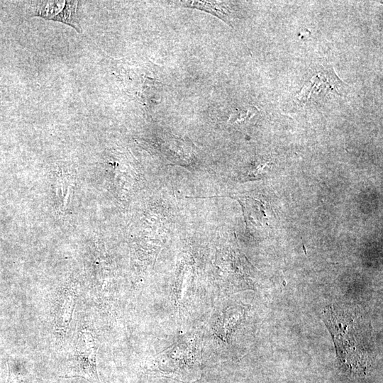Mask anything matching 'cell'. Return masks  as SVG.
Masks as SVG:
<instances>
[{
    "label": "cell",
    "mask_w": 383,
    "mask_h": 383,
    "mask_svg": "<svg viewBox=\"0 0 383 383\" xmlns=\"http://www.w3.org/2000/svg\"><path fill=\"white\" fill-rule=\"evenodd\" d=\"M326 323L333 336L338 357L352 377H364L369 374L371 358L368 330L356 312L340 307H329L324 312Z\"/></svg>",
    "instance_id": "cell-1"
},
{
    "label": "cell",
    "mask_w": 383,
    "mask_h": 383,
    "mask_svg": "<svg viewBox=\"0 0 383 383\" xmlns=\"http://www.w3.org/2000/svg\"><path fill=\"white\" fill-rule=\"evenodd\" d=\"M156 370L164 376L192 382L201 374V355L194 340L179 341L156 357Z\"/></svg>",
    "instance_id": "cell-2"
},
{
    "label": "cell",
    "mask_w": 383,
    "mask_h": 383,
    "mask_svg": "<svg viewBox=\"0 0 383 383\" xmlns=\"http://www.w3.org/2000/svg\"><path fill=\"white\" fill-rule=\"evenodd\" d=\"M60 377H81L90 383H101L96 368V345L90 333H79L74 347L62 367Z\"/></svg>",
    "instance_id": "cell-3"
},
{
    "label": "cell",
    "mask_w": 383,
    "mask_h": 383,
    "mask_svg": "<svg viewBox=\"0 0 383 383\" xmlns=\"http://www.w3.org/2000/svg\"><path fill=\"white\" fill-rule=\"evenodd\" d=\"M170 6L195 9L204 11L220 18L228 26L233 27V11L230 2L219 1H174L168 2Z\"/></svg>",
    "instance_id": "cell-4"
},
{
    "label": "cell",
    "mask_w": 383,
    "mask_h": 383,
    "mask_svg": "<svg viewBox=\"0 0 383 383\" xmlns=\"http://www.w3.org/2000/svg\"><path fill=\"white\" fill-rule=\"evenodd\" d=\"M65 1H37L30 2V17L52 20L64 7Z\"/></svg>",
    "instance_id": "cell-5"
},
{
    "label": "cell",
    "mask_w": 383,
    "mask_h": 383,
    "mask_svg": "<svg viewBox=\"0 0 383 383\" xmlns=\"http://www.w3.org/2000/svg\"><path fill=\"white\" fill-rule=\"evenodd\" d=\"M77 1H65L64 7L52 21L61 22L73 28L77 33H82L83 30L79 23Z\"/></svg>",
    "instance_id": "cell-6"
}]
</instances>
